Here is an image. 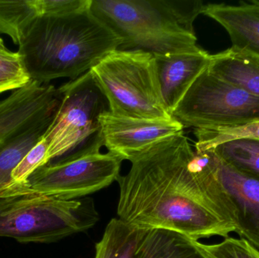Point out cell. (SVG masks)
Segmentation results:
<instances>
[{
  "mask_svg": "<svg viewBox=\"0 0 259 258\" xmlns=\"http://www.w3.org/2000/svg\"><path fill=\"white\" fill-rule=\"evenodd\" d=\"M39 16H57L91 9V0H35Z\"/></svg>",
  "mask_w": 259,
  "mask_h": 258,
  "instance_id": "obj_22",
  "label": "cell"
},
{
  "mask_svg": "<svg viewBox=\"0 0 259 258\" xmlns=\"http://www.w3.org/2000/svg\"><path fill=\"white\" fill-rule=\"evenodd\" d=\"M194 150L184 133L157 144L119 176L118 218L143 229L169 230L193 240L235 233L208 207L191 169Z\"/></svg>",
  "mask_w": 259,
  "mask_h": 258,
  "instance_id": "obj_1",
  "label": "cell"
},
{
  "mask_svg": "<svg viewBox=\"0 0 259 258\" xmlns=\"http://www.w3.org/2000/svg\"><path fill=\"white\" fill-rule=\"evenodd\" d=\"M190 165L208 207L259 250V181L234 171L212 150H194Z\"/></svg>",
  "mask_w": 259,
  "mask_h": 258,
  "instance_id": "obj_7",
  "label": "cell"
},
{
  "mask_svg": "<svg viewBox=\"0 0 259 258\" xmlns=\"http://www.w3.org/2000/svg\"><path fill=\"white\" fill-rule=\"evenodd\" d=\"M103 145L123 161L132 162L157 144L184 133V127L175 118L143 119L107 112L100 118Z\"/></svg>",
  "mask_w": 259,
  "mask_h": 258,
  "instance_id": "obj_10",
  "label": "cell"
},
{
  "mask_svg": "<svg viewBox=\"0 0 259 258\" xmlns=\"http://www.w3.org/2000/svg\"><path fill=\"white\" fill-rule=\"evenodd\" d=\"M135 258H210L197 241L169 230L148 229Z\"/></svg>",
  "mask_w": 259,
  "mask_h": 258,
  "instance_id": "obj_15",
  "label": "cell"
},
{
  "mask_svg": "<svg viewBox=\"0 0 259 258\" xmlns=\"http://www.w3.org/2000/svg\"><path fill=\"white\" fill-rule=\"evenodd\" d=\"M30 80L28 77L0 74V94L7 91H13L18 89L27 84Z\"/></svg>",
  "mask_w": 259,
  "mask_h": 258,
  "instance_id": "obj_24",
  "label": "cell"
},
{
  "mask_svg": "<svg viewBox=\"0 0 259 258\" xmlns=\"http://www.w3.org/2000/svg\"><path fill=\"white\" fill-rule=\"evenodd\" d=\"M91 71L114 115L143 119L173 118L161 96L152 53L116 49Z\"/></svg>",
  "mask_w": 259,
  "mask_h": 258,
  "instance_id": "obj_5",
  "label": "cell"
},
{
  "mask_svg": "<svg viewBox=\"0 0 259 258\" xmlns=\"http://www.w3.org/2000/svg\"><path fill=\"white\" fill-rule=\"evenodd\" d=\"M155 59L161 96L172 116L190 86L209 65L211 55L200 48L190 53L156 54Z\"/></svg>",
  "mask_w": 259,
  "mask_h": 258,
  "instance_id": "obj_12",
  "label": "cell"
},
{
  "mask_svg": "<svg viewBox=\"0 0 259 258\" xmlns=\"http://www.w3.org/2000/svg\"><path fill=\"white\" fill-rule=\"evenodd\" d=\"M146 230L113 218L108 224L101 240L96 244L94 258H135Z\"/></svg>",
  "mask_w": 259,
  "mask_h": 258,
  "instance_id": "obj_16",
  "label": "cell"
},
{
  "mask_svg": "<svg viewBox=\"0 0 259 258\" xmlns=\"http://www.w3.org/2000/svg\"><path fill=\"white\" fill-rule=\"evenodd\" d=\"M208 69L225 81L259 98V55L231 46L211 55Z\"/></svg>",
  "mask_w": 259,
  "mask_h": 258,
  "instance_id": "obj_14",
  "label": "cell"
},
{
  "mask_svg": "<svg viewBox=\"0 0 259 258\" xmlns=\"http://www.w3.org/2000/svg\"><path fill=\"white\" fill-rule=\"evenodd\" d=\"M48 150V142L42 138L27 153L14 170L12 174V183L0 193V198H5L13 188L24 184L34 171L50 163Z\"/></svg>",
  "mask_w": 259,
  "mask_h": 258,
  "instance_id": "obj_20",
  "label": "cell"
},
{
  "mask_svg": "<svg viewBox=\"0 0 259 258\" xmlns=\"http://www.w3.org/2000/svg\"><path fill=\"white\" fill-rule=\"evenodd\" d=\"M197 245L210 258H259V250L246 239L225 238L219 243Z\"/></svg>",
  "mask_w": 259,
  "mask_h": 258,
  "instance_id": "obj_21",
  "label": "cell"
},
{
  "mask_svg": "<svg viewBox=\"0 0 259 258\" xmlns=\"http://www.w3.org/2000/svg\"><path fill=\"white\" fill-rule=\"evenodd\" d=\"M172 117L184 128L194 130L246 125L259 121V98L212 74L207 67Z\"/></svg>",
  "mask_w": 259,
  "mask_h": 258,
  "instance_id": "obj_8",
  "label": "cell"
},
{
  "mask_svg": "<svg viewBox=\"0 0 259 258\" xmlns=\"http://www.w3.org/2000/svg\"><path fill=\"white\" fill-rule=\"evenodd\" d=\"M39 16L35 0H0V33L18 45Z\"/></svg>",
  "mask_w": 259,
  "mask_h": 258,
  "instance_id": "obj_19",
  "label": "cell"
},
{
  "mask_svg": "<svg viewBox=\"0 0 259 258\" xmlns=\"http://www.w3.org/2000/svg\"><path fill=\"white\" fill-rule=\"evenodd\" d=\"M0 74L29 78L19 53L9 49L2 38H0Z\"/></svg>",
  "mask_w": 259,
  "mask_h": 258,
  "instance_id": "obj_23",
  "label": "cell"
},
{
  "mask_svg": "<svg viewBox=\"0 0 259 258\" xmlns=\"http://www.w3.org/2000/svg\"><path fill=\"white\" fill-rule=\"evenodd\" d=\"M121 39L91 9L57 16H39L18 45L31 80L48 83L74 80L121 47Z\"/></svg>",
  "mask_w": 259,
  "mask_h": 258,
  "instance_id": "obj_2",
  "label": "cell"
},
{
  "mask_svg": "<svg viewBox=\"0 0 259 258\" xmlns=\"http://www.w3.org/2000/svg\"><path fill=\"white\" fill-rule=\"evenodd\" d=\"M202 14L226 30L233 47L259 55V1L205 5Z\"/></svg>",
  "mask_w": 259,
  "mask_h": 258,
  "instance_id": "obj_13",
  "label": "cell"
},
{
  "mask_svg": "<svg viewBox=\"0 0 259 258\" xmlns=\"http://www.w3.org/2000/svg\"><path fill=\"white\" fill-rule=\"evenodd\" d=\"M60 103L53 85L30 80L0 101V144L53 119Z\"/></svg>",
  "mask_w": 259,
  "mask_h": 258,
  "instance_id": "obj_11",
  "label": "cell"
},
{
  "mask_svg": "<svg viewBox=\"0 0 259 258\" xmlns=\"http://www.w3.org/2000/svg\"><path fill=\"white\" fill-rule=\"evenodd\" d=\"M60 103L44 139L50 162L100 152L103 145L100 118L109 106L91 71L58 88Z\"/></svg>",
  "mask_w": 259,
  "mask_h": 258,
  "instance_id": "obj_6",
  "label": "cell"
},
{
  "mask_svg": "<svg viewBox=\"0 0 259 258\" xmlns=\"http://www.w3.org/2000/svg\"><path fill=\"white\" fill-rule=\"evenodd\" d=\"M208 150L239 174L259 181V139H235Z\"/></svg>",
  "mask_w": 259,
  "mask_h": 258,
  "instance_id": "obj_18",
  "label": "cell"
},
{
  "mask_svg": "<svg viewBox=\"0 0 259 258\" xmlns=\"http://www.w3.org/2000/svg\"><path fill=\"white\" fill-rule=\"evenodd\" d=\"M123 160L111 152H94L50 162L27 181L11 189L5 198L42 195L74 200L101 190L117 181Z\"/></svg>",
  "mask_w": 259,
  "mask_h": 258,
  "instance_id": "obj_9",
  "label": "cell"
},
{
  "mask_svg": "<svg viewBox=\"0 0 259 258\" xmlns=\"http://www.w3.org/2000/svg\"><path fill=\"white\" fill-rule=\"evenodd\" d=\"M204 6L197 0H91V11L121 39L118 49L163 55L200 49L193 22Z\"/></svg>",
  "mask_w": 259,
  "mask_h": 258,
  "instance_id": "obj_3",
  "label": "cell"
},
{
  "mask_svg": "<svg viewBox=\"0 0 259 258\" xmlns=\"http://www.w3.org/2000/svg\"><path fill=\"white\" fill-rule=\"evenodd\" d=\"M53 118L0 144V193L12 183V172L18 164L44 137Z\"/></svg>",
  "mask_w": 259,
  "mask_h": 258,
  "instance_id": "obj_17",
  "label": "cell"
},
{
  "mask_svg": "<svg viewBox=\"0 0 259 258\" xmlns=\"http://www.w3.org/2000/svg\"><path fill=\"white\" fill-rule=\"evenodd\" d=\"M100 220L94 200L42 195L0 198V237L51 243L94 227Z\"/></svg>",
  "mask_w": 259,
  "mask_h": 258,
  "instance_id": "obj_4",
  "label": "cell"
}]
</instances>
